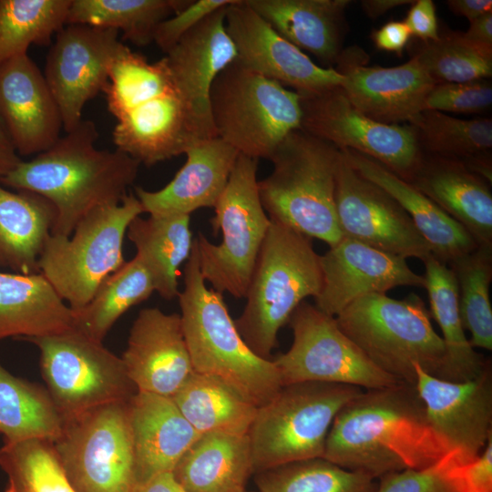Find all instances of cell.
<instances>
[{
  "mask_svg": "<svg viewBox=\"0 0 492 492\" xmlns=\"http://www.w3.org/2000/svg\"><path fill=\"white\" fill-rule=\"evenodd\" d=\"M423 153L464 160L491 151V118L461 119L423 110L409 123Z\"/></svg>",
  "mask_w": 492,
  "mask_h": 492,
  "instance_id": "obj_43",
  "label": "cell"
},
{
  "mask_svg": "<svg viewBox=\"0 0 492 492\" xmlns=\"http://www.w3.org/2000/svg\"><path fill=\"white\" fill-rule=\"evenodd\" d=\"M71 0H0V64L46 46L67 24Z\"/></svg>",
  "mask_w": 492,
  "mask_h": 492,
  "instance_id": "obj_39",
  "label": "cell"
},
{
  "mask_svg": "<svg viewBox=\"0 0 492 492\" xmlns=\"http://www.w3.org/2000/svg\"><path fill=\"white\" fill-rule=\"evenodd\" d=\"M253 474L248 435H200L172 471L188 492H244Z\"/></svg>",
  "mask_w": 492,
  "mask_h": 492,
  "instance_id": "obj_31",
  "label": "cell"
},
{
  "mask_svg": "<svg viewBox=\"0 0 492 492\" xmlns=\"http://www.w3.org/2000/svg\"><path fill=\"white\" fill-rule=\"evenodd\" d=\"M131 492H188L174 477L172 472L162 473L136 485Z\"/></svg>",
  "mask_w": 492,
  "mask_h": 492,
  "instance_id": "obj_53",
  "label": "cell"
},
{
  "mask_svg": "<svg viewBox=\"0 0 492 492\" xmlns=\"http://www.w3.org/2000/svg\"><path fill=\"white\" fill-rule=\"evenodd\" d=\"M406 181L462 225L477 246H492L491 185L463 161L423 153Z\"/></svg>",
  "mask_w": 492,
  "mask_h": 492,
  "instance_id": "obj_26",
  "label": "cell"
},
{
  "mask_svg": "<svg viewBox=\"0 0 492 492\" xmlns=\"http://www.w3.org/2000/svg\"><path fill=\"white\" fill-rule=\"evenodd\" d=\"M225 25L236 48L235 61L243 67L298 94L343 84V77L339 72L315 64L252 10L246 0H235L227 6Z\"/></svg>",
  "mask_w": 492,
  "mask_h": 492,
  "instance_id": "obj_18",
  "label": "cell"
},
{
  "mask_svg": "<svg viewBox=\"0 0 492 492\" xmlns=\"http://www.w3.org/2000/svg\"><path fill=\"white\" fill-rule=\"evenodd\" d=\"M341 150L361 176L384 190L402 206L438 261L447 265L477 247L462 225L406 180L368 156Z\"/></svg>",
  "mask_w": 492,
  "mask_h": 492,
  "instance_id": "obj_27",
  "label": "cell"
},
{
  "mask_svg": "<svg viewBox=\"0 0 492 492\" xmlns=\"http://www.w3.org/2000/svg\"><path fill=\"white\" fill-rule=\"evenodd\" d=\"M0 118L21 156L37 155L61 137L57 103L27 54L0 64Z\"/></svg>",
  "mask_w": 492,
  "mask_h": 492,
  "instance_id": "obj_23",
  "label": "cell"
},
{
  "mask_svg": "<svg viewBox=\"0 0 492 492\" xmlns=\"http://www.w3.org/2000/svg\"><path fill=\"white\" fill-rule=\"evenodd\" d=\"M341 149L302 129L292 131L270 159L271 173L258 181L269 219L333 247L342 239L336 206Z\"/></svg>",
  "mask_w": 492,
  "mask_h": 492,
  "instance_id": "obj_5",
  "label": "cell"
},
{
  "mask_svg": "<svg viewBox=\"0 0 492 492\" xmlns=\"http://www.w3.org/2000/svg\"><path fill=\"white\" fill-rule=\"evenodd\" d=\"M102 93L116 119V149L140 164L155 165L217 137L210 111L182 89L165 56L149 61L124 44Z\"/></svg>",
  "mask_w": 492,
  "mask_h": 492,
  "instance_id": "obj_1",
  "label": "cell"
},
{
  "mask_svg": "<svg viewBox=\"0 0 492 492\" xmlns=\"http://www.w3.org/2000/svg\"><path fill=\"white\" fill-rule=\"evenodd\" d=\"M430 317L415 293L403 300L372 293L355 300L334 318L376 367L400 382L415 384V365L445 379V346Z\"/></svg>",
  "mask_w": 492,
  "mask_h": 492,
  "instance_id": "obj_7",
  "label": "cell"
},
{
  "mask_svg": "<svg viewBox=\"0 0 492 492\" xmlns=\"http://www.w3.org/2000/svg\"><path fill=\"white\" fill-rule=\"evenodd\" d=\"M121 359L137 392L172 397L194 372L180 315L142 309Z\"/></svg>",
  "mask_w": 492,
  "mask_h": 492,
  "instance_id": "obj_22",
  "label": "cell"
},
{
  "mask_svg": "<svg viewBox=\"0 0 492 492\" xmlns=\"http://www.w3.org/2000/svg\"><path fill=\"white\" fill-rule=\"evenodd\" d=\"M179 292L180 319L194 372L216 376L261 407L282 386L272 360L256 355L241 336L222 293L210 289L194 240Z\"/></svg>",
  "mask_w": 492,
  "mask_h": 492,
  "instance_id": "obj_4",
  "label": "cell"
},
{
  "mask_svg": "<svg viewBox=\"0 0 492 492\" xmlns=\"http://www.w3.org/2000/svg\"><path fill=\"white\" fill-rule=\"evenodd\" d=\"M412 35L404 21H390L374 30L371 38L379 50L402 56Z\"/></svg>",
  "mask_w": 492,
  "mask_h": 492,
  "instance_id": "obj_50",
  "label": "cell"
},
{
  "mask_svg": "<svg viewBox=\"0 0 492 492\" xmlns=\"http://www.w3.org/2000/svg\"><path fill=\"white\" fill-rule=\"evenodd\" d=\"M365 54L342 51L335 67L343 77L341 87L350 102L370 118L384 124L412 122L424 110L436 82L411 57L391 67H367Z\"/></svg>",
  "mask_w": 492,
  "mask_h": 492,
  "instance_id": "obj_21",
  "label": "cell"
},
{
  "mask_svg": "<svg viewBox=\"0 0 492 492\" xmlns=\"http://www.w3.org/2000/svg\"><path fill=\"white\" fill-rule=\"evenodd\" d=\"M460 465L457 450L452 449L430 467L405 469L383 476L375 492H463L458 475Z\"/></svg>",
  "mask_w": 492,
  "mask_h": 492,
  "instance_id": "obj_45",
  "label": "cell"
},
{
  "mask_svg": "<svg viewBox=\"0 0 492 492\" xmlns=\"http://www.w3.org/2000/svg\"><path fill=\"white\" fill-rule=\"evenodd\" d=\"M98 137L96 124L82 119L49 149L22 160L0 183L49 200L56 211L51 234L69 237L88 212L121 202L140 166L117 149H98Z\"/></svg>",
  "mask_w": 492,
  "mask_h": 492,
  "instance_id": "obj_3",
  "label": "cell"
},
{
  "mask_svg": "<svg viewBox=\"0 0 492 492\" xmlns=\"http://www.w3.org/2000/svg\"><path fill=\"white\" fill-rule=\"evenodd\" d=\"M257 169L258 159L238 155L210 220L213 233H221L220 243H211L201 232L195 239L204 281L239 299L245 297L271 225L259 195Z\"/></svg>",
  "mask_w": 492,
  "mask_h": 492,
  "instance_id": "obj_11",
  "label": "cell"
},
{
  "mask_svg": "<svg viewBox=\"0 0 492 492\" xmlns=\"http://www.w3.org/2000/svg\"><path fill=\"white\" fill-rule=\"evenodd\" d=\"M56 218L55 207L43 196L0 184V268L40 273L38 260Z\"/></svg>",
  "mask_w": 492,
  "mask_h": 492,
  "instance_id": "obj_32",
  "label": "cell"
},
{
  "mask_svg": "<svg viewBox=\"0 0 492 492\" xmlns=\"http://www.w3.org/2000/svg\"><path fill=\"white\" fill-rule=\"evenodd\" d=\"M320 255L312 240L271 220L235 325L248 347L271 360L280 329L307 297L322 288Z\"/></svg>",
  "mask_w": 492,
  "mask_h": 492,
  "instance_id": "obj_6",
  "label": "cell"
},
{
  "mask_svg": "<svg viewBox=\"0 0 492 492\" xmlns=\"http://www.w3.org/2000/svg\"><path fill=\"white\" fill-rule=\"evenodd\" d=\"M259 492H375L376 479L323 457L292 462L258 472Z\"/></svg>",
  "mask_w": 492,
  "mask_h": 492,
  "instance_id": "obj_41",
  "label": "cell"
},
{
  "mask_svg": "<svg viewBox=\"0 0 492 492\" xmlns=\"http://www.w3.org/2000/svg\"><path fill=\"white\" fill-rule=\"evenodd\" d=\"M227 6L208 15L164 56L182 89L208 110L212 83L237 58L235 46L225 25Z\"/></svg>",
  "mask_w": 492,
  "mask_h": 492,
  "instance_id": "obj_30",
  "label": "cell"
},
{
  "mask_svg": "<svg viewBox=\"0 0 492 492\" xmlns=\"http://www.w3.org/2000/svg\"><path fill=\"white\" fill-rule=\"evenodd\" d=\"M463 35L471 43L492 50V12L470 21L469 28Z\"/></svg>",
  "mask_w": 492,
  "mask_h": 492,
  "instance_id": "obj_51",
  "label": "cell"
},
{
  "mask_svg": "<svg viewBox=\"0 0 492 492\" xmlns=\"http://www.w3.org/2000/svg\"><path fill=\"white\" fill-rule=\"evenodd\" d=\"M282 37L330 68L342 53L349 0H246Z\"/></svg>",
  "mask_w": 492,
  "mask_h": 492,
  "instance_id": "obj_28",
  "label": "cell"
},
{
  "mask_svg": "<svg viewBox=\"0 0 492 492\" xmlns=\"http://www.w3.org/2000/svg\"><path fill=\"white\" fill-rule=\"evenodd\" d=\"M446 5L454 14L467 18L469 22L492 12L491 0H448Z\"/></svg>",
  "mask_w": 492,
  "mask_h": 492,
  "instance_id": "obj_52",
  "label": "cell"
},
{
  "mask_svg": "<svg viewBox=\"0 0 492 492\" xmlns=\"http://www.w3.org/2000/svg\"><path fill=\"white\" fill-rule=\"evenodd\" d=\"M462 161V160H461ZM464 164L475 174L484 179L491 185L492 158L491 151L483 152L463 160Z\"/></svg>",
  "mask_w": 492,
  "mask_h": 492,
  "instance_id": "obj_55",
  "label": "cell"
},
{
  "mask_svg": "<svg viewBox=\"0 0 492 492\" xmlns=\"http://www.w3.org/2000/svg\"><path fill=\"white\" fill-rule=\"evenodd\" d=\"M235 0H190L180 11L164 20L157 28L154 42L166 54L187 32L216 10Z\"/></svg>",
  "mask_w": 492,
  "mask_h": 492,
  "instance_id": "obj_47",
  "label": "cell"
},
{
  "mask_svg": "<svg viewBox=\"0 0 492 492\" xmlns=\"http://www.w3.org/2000/svg\"><path fill=\"white\" fill-rule=\"evenodd\" d=\"M22 159L15 149L0 118V179L12 171Z\"/></svg>",
  "mask_w": 492,
  "mask_h": 492,
  "instance_id": "obj_54",
  "label": "cell"
},
{
  "mask_svg": "<svg viewBox=\"0 0 492 492\" xmlns=\"http://www.w3.org/2000/svg\"><path fill=\"white\" fill-rule=\"evenodd\" d=\"M118 36L116 29L82 24L66 25L56 34L43 74L66 132L81 122L86 104L103 91L124 45Z\"/></svg>",
  "mask_w": 492,
  "mask_h": 492,
  "instance_id": "obj_16",
  "label": "cell"
},
{
  "mask_svg": "<svg viewBox=\"0 0 492 492\" xmlns=\"http://www.w3.org/2000/svg\"><path fill=\"white\" fill-rule=\"evenodd\" d=\"M128 417L136 485L172 472L200 436L171 397L137 392L128 401Z\"/></svg>",
  "mask_w": 492,
  "mask_h": 492,
  "instance_id": "obj_25",
  "label": "cell"
},
{
  "mask_svg": "<svg viewBox=\"0 0 492 492\" xmlns=\"http://www.w3.org/2000/svg\"><path fill=\"white\" fill-rule=\"evenodd\" d=\"M335 206L343 238L405 259L425 261L431 251L409 215L384 190L361 176L342 150Z\"/></svg>",
  "mask_w": 492,
  "mask_h": 492,
  "instance_id": "obj_17",
  "label": "cell"
},
{
  "mask_svg": "<svg viewBox=\"0 0 492 492\" xmlns=\"http://www.w3.org/2000/svg\"><path fill=\"white\" fill-rule=\"evenodd\" d=\"M70 329L72 310L42 273L0 272V340H24Z\"/></svg>",
  "mask_w": 492,
  "mask_h": 492,
  "instance_id": "obj_29",
  "label": "cell"
},
{
  "mask_svg": "<svg viewBox=\"0 0 492 492\" xmlns=\"http://www.w3.org/2000/svg\"><path fill=\"white\" fill-rule=\"evenodd\" d=\"M492 104V86L487 79L462 83H439L429 92L424 110L479 114Z\"/></svg>",
  "mask_w": 492,
  "mask_h": 492,
  "instance_id": "obj_46",
  "label": "cell"
},
{
  "mask_svg": "<svg viewBox=\"0 0 492 492\" xmlns=\"http://www.w3.org/2000/svg\"><path fill=\"white\" fill-rule=\"evenodd\" d=\"M244 492H247V491H244Z\"/></svg>",
  "mask_w": 492,
  "mask_h": 492,
  "instance_id": "obj_57",
  "label": "cell"
},
{
  "mask_svg": "<svg viewBox=\"0 0 492 492\" xmlns=\"http://www.w3.org/2000/svg\"><path fill=\"white\" fill-rule=\"evenodd\" d=\"M412 36L423 42L439 37L436 5L432 0H415L404 20Z\"/></svg>",
  "mask_w": 492,
  "mask_h": 492,
  "instance_id": "obj_49",
  "label": "cell"
},
{
  "mask_svg": "<svg viewBox=\"0 0 492 492\" xmlns=\"http://www.w3.org/2000/svg\"><path fill=\"white\" fill-rule=\"evenodd\" d=\"M458 475L463 492H492V436L474 460L460 465Z\"/></svg>",
  "mask_w": 492,
  "mask_h": 492,
  "instance_id": "obj_48",
  "label": "cell"
},
{
  "mask_svg": "<svg viewBox=\"0 0 492 492\" xmlns=\"http://www.w3.org/2000/svg\"><path fill=\"white\" fill-rule=\"evenodd\" d=\"M299 95L303 131L339 149L368 156L405 180L419 165L423 152L410 125L370 118L350 102L341 86Z\"/></svg>",
  "mask_w": 492,
  "mask_h": 492,
  "instance_id": "obj_15",
  "label": "cell"
},
{
  "mask_svg": "<svg viewBox=\"0 0 492 492\" xmlns=\"http://www.w3.org/2000/svg\"><path fill=\"white\" fill-rule=\"evenodd\" d=\"M452 448L433 429L415 384L365 390L336 415L323 457L374 479L430 467Z\"/></svg>",
  "mask_w": 492,
  "mask_h": 492,
  "instance_id": "obj_2",
  "label": "cell"
},
{
  "mask_svg": "<svg viewBox=\"0 0 492 492\" xmlns=\"http://www.w3.org/2000/svg\"><path fill=\"white\" fill-rule=\"evenodd\" d=\"M288 323L292 343L272 360L282 385L318 382L369 390L400 382L376 367L341 331L335 318L315 305L302 302Z\"/></svg>",
  "mask_w": 492,
  "mask_h": 492,
  "instance_id": "obj_14",
  "label": "cell"
},
{
  "mask_svg": "<svg viewBox=\"0 0 492 492\" xmlns=\"http://www.w3.org/2000/svg\"><path fill=\"white\" fill-rule=\"evenodd\" d=\"M63 418L48 391L17 377L0 364V436L4 443L56 441Z\"/></svg>",
  "mask_w": 492,
  "mask_h": 492,
  "instance_id": "obj_36",
  "label": "cell"
},
{
  "mask_svg": "<svg viewBox=\"0 0 492 492\" xmlns=\"http://www.w3.org/2000/svg\"><path fill=\"white\" fill-rule=\"evenodd\" d=\"M414 2L415 0H363L361 5L364 12L374 19L397 6L412 5Z\"/></svg>",
  "mask_w": 492,
  "mask_h": 492,
  "instance_id": "obj_56",
  "label": "cell"
},
{
  "mask_svg": "<svg viewBox=\"0 0 492 492\" xmlns=\"http://www.w3.org/2000/svg\"><path fill=\"white\" fill-rule=\"evenodd\" d=\"M185 155L183 166L162 189L151 191L135 187L143 213L190 216L197 210L214 208L239 153L215 137L192 147Z\"/></svg>",
  "mask_w": 492,
  "mask_h": 492,
  "instance_id": "obj_24",
  "label": "cell"
},
{
  "mask_svg": "<svg viewBox=\"0 0 492 492\" xmlns=\"http://www.w3.org/2000/svg\"><path fill=\"white\" fill-rule=\"evenodd\" d=\"M320 266L323 282L314 305L333 317L365 295L425 284V277L413 272L405 258L349 238L320 255Z\"/></svg>",
  "mask_w": 492,
  "mask_h": 492,
  "instance_id": "obj_20",
  "label": "cell"
},
{
  "mask_svg": "<svg viewBox=\"0 0 492 492\" xmlns=\"http://www.w3.org/2000/svg\"><path fill=\"white\" fill-rule=\"evenodd\" d=\"M54 448L76 492H131L136 485L128 402L63 421Z\"/></svg>",
  "mask_w": 492,
  "mask_h": 492,
  "instance_id": "obj_13",
  "label": "cell"
},
{
  "mask_svg": "<svg viewBox=\"0 0 492 492\" xmlns=\"http://www.w3.org/2000/svg\"><path fill=\"white\" fill-rule=\"evenodd\" d=\"M153 292L150 274L135 256L108 275L84 307L72 311L73 328L102 343L118 318Z\"/></svg>",
  "mask_w": 492,
  "mask_h": 492,
  "instance_id": "obj_38",
  "label": "cell"
},
{
  "mask_svg": "<svg viewBox=\"0 0 492 492\" xmlns=\"http://www.w3.org/2000/svg\"><path fill=\"white\" fill-rule=\"evenodd\" d=\"M0 468L7 479L5 492H76L47 440L4 443Z\"/></svg>",
  "mask_w": 492,
  "mask_h": 492,
  "instance_id": "obj_42",
  "label": "cell"
},
{
  "mask_svg": "<svg viewBox=\"0 0 492 492\" xmlns=\"http://www.w3.org/2000/svg\"><path fill=\"white\" fill-rule=\"evenodd\" d=\"M362 392L353 385L318 382L282 385L258 407L248 432L253 474L323 457L336 415Z\"/></svg>",
  "mask_w": 492,
  "mask_h": 492,
  "instance_id": "obj_8",
  "label": "cell"
},
{
  "mask_svg": "<svg viewBox=\"0 0 492 492\" xmlns=\"http://www.w3.org/2000/svg\"><path fill=\"white\" fill-rule=\"evenodd\" d=\"M430 315L437 323L446 351L445 379L463 382L478 376L489 363L473 348L463 328L456 278L447 265L430 254L423 261Z\"/></svg>",
  "mask_w": 492,
  "mask_h": 492,
  "instance_id": "obj_34",
  "label": "cell"
},
{
  "mask_svg": "<svg viewBox=\"0 0 492 492\" xmlns=\"http://www.w3.org/2000/svg\"><path fill=\"white\" fill-rule=\"evenodd\" d=\"M190 0H71L67 24L113 28L136 46L154 42L159 26Z\"/></svg>",
  "mask_w": 492,
  "mask_h": 492,
  "instance_id": "obj_37",
  "label": "cell"
},
{
  "mask_svg": "<svg viewBox=\"0 0 492 492\" xmlns=\"http://www.w3.org/2000/svg\"><path fill=\"white\" fill-rule=\"evenodd\" d=\"M415 387L433 429L457 450L463 465L474 460L492 436L490 364L477 377L452 382L415 365Z\"/></svg>",
  "mask_w": 492,
  "mask_h": 492,
  "instance_id": "obj_19",
  "label": "cell"
},
{
  "mask_svg": "<svg viewBox=\"0 0 492 492\" xmlns=\"http://www.w3.org/2000/svg\"><path fill=\"white\" fill-rule=\"evenodd\" d=\"M188 215L136 217L126 235L136 257L150 274L155 292L166 300L179 295V271L189 260L194 241Z\"/></svg>",
  "mask_w": 492,
  "mask_h": 492,
  "instance_id": "obj_33",
  "label": "cell"
},
{
  "mask_svg": "<svg viewBox=\"0 0 492 492\" xmlns=\"http://www.w3.org/2000/svg\"><path fill=\"white\" fill-rule=\"evenodd\" d=\"M171 398L200 435H248L258 409L221 379L197 372Z\"/></svg>",
  "mask_w": 492,
  "mask_h": 492,
  "instance_id": "obj_35",
  "label": "cell"
},
{
  "mask_svg": "<svg viewBox=\"0 0 492 492\" xmlns=\"http://www.w3.org/2000/svg\"><path fill=\"white\" fill-rule=\"evenodd\" d=\"M39 350L44 380L63 421L137 393L121 357L76 329L24 339Z\"/></svg>",
  "mask_w": 492,
  "mask_h": 492,
  "instance_id": "obj_12",
  "label": "cell"
},
{
  "mask_svg": "<svg viewBox=\"0 0 492 492\" xmlns=\"http://www.w3.org/2000/svg\"><path fill=\"white\" fill-rule=\"evenodd\" d=\"M458 291V308L463 328L470 333L473 348L492 350V246H477L448 264Z\"/></svg>",
  "mask_w": 492,
  "mask_h": 492,
  "instance_id": "obj_40",
  "label": "cell"
},
{
  "mask_svg": "<svg viewBox=\"0 0 492 492\" xmlns=\"http://www.w3.org/2000/svg\"><path fill=\"white\" fill-rule=\"evenodd\" d=\"M210 110L218 138L239 154L270 159L301 128L300 95L236 61L211 85Z\"/></svg>",
  "mask_w": 492,
  "mask_h": 492,
  "instance_id": "obj_9",
  "label": "cell"
},
{
  "mask_svg": "<svg viewBox=\"0 0 492 492\" xmlns=\"http://www.w3.org/2000/svg\"><path fill=\"white\" fill-rule=\"evenodd\" d=\"M436 82L462 83L492 76V50L468 41L463 32L439 34L424 42L412 56Z\"/></svg>",
  "mask_w": 492,
  "mask_h": 492,
  "instance_id": "obj_44",
  "label": "cell"
},
{
  "mask_svg": "<svg viewBox=\"0 0 492 492\" xmlns=\"http://www.w3.org/2000/svg\"><path fill=\"white\" fill-rule=\"evenodd\" d=\"M143 213L129 193L118 204L94 209L69 237L51 234L38 268L72 311L84 307L100 283L125 262L123 241L129 223Z\"/></svg>",
  "mask_w": 492,
  "mask_h": 492,
  "instance_id": "obj_10",
  "label": "cell"
}]
</instances>
